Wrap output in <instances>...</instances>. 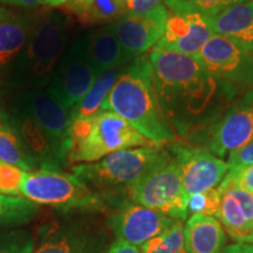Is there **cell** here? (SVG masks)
<instances>
[{"label":"cell","mask_w":253,"mask_h":253,"mask_svg":"<svg viewBox=\"0 0 253 253\" xmlns=\"http://www.w3.org/2000/svg\"><path fill=\"white\" fill-rule=\"evenodd\" d=\"M149 61L161 108L182 137L216 121L240 95L205 71L196 56L155 46Z\"/></svg>","instance_id":"1"},{"label":"cell","mask_w":253,"mask_h":253,"mask_svg":"<svg viewBox=\"0 0 253 253\" xmlns=\"http://www.w3.org/2000/svg\"><path fill=\"white\" fill-rule=\"evenodd\" d=\"M101 110L116 113L160 147L176 141L177 134L158 102L149 55L138 56L126 66Z\"/></svg>","instance_id":"2"},{"label":"cell","mask_w":253,"mask_h":253,"mask_svg":"<svg viewBox=\"0 0 253 253\" xmlns=\"http://www.w3.org/2000/svg\"><path fill=\"white\" fill-rule=\"evenodd\" d=\"M71 19L65 12L38 13L33 33L6 74L13 91L46 89L69 45Z\"/></svg>","instance_id":"3"},{"label":"cell","mask_w":253,"mask_h":253,"mask_svg":"<svg viewBox=\"0 0 253 253\" xmlns=\"http://www.w3.org/2000/svg\"><path fill=\"white\" fill-rule=\"evenodd\" d=\"M154 145L116 113L101 110L89 118L72 120L68 163H93L116 151Z\"/></svg>","instance_id":"4"},{"label":"cell","mask_w":253,"mask_h":253,"mask_svg":"<svg viewBox=\"0 0 253 253\" xmlns=\"http://www.w3.org/2000/svg\"><path fill=\"white\" fill-rule=\"evenodd\" d=\"M169 151L158 145L116 151L93 163L72 167V173L96 191L101 197L126 194L142 177L167 158Z\"/></svg>","instance_id":"5"},{"label":"cell","mask_w":253,"mask_h":253,"mask_svg":"<svg viewBox=\"0 0 253 253\" xmlns=\"http://www.w3.org/2000/svg\"><path fill=\"white\" fill-rule=\"evenodd\" d=\"M20 196L37 205H47L65 212H101L107 208L106 201L82 179L58 169L41 168L36 171H24Z\"/></svg>","instance_id":"6"},{"label":"cell","mask_w":253,"mask_h":253,"mask_svg":"<svg viewBox=\"0 0 253 253\" xmlns=\"http://www.w3.org/2000/svg\"><path fill=\"white\" fill-rule=\"evenodd\" d=\"M130 203L142 205L178 221L188 219V195L172 155L154 167L128 191Z\"/></svg>","instance_id":"7"},{"label":"cell","mask_w":253,"mask_h":253,"mask_svg":"<svg viewBox=\"0 0 253 253\" xmlns=\"http://www.w3.org/2000/svg\"><path fill=\"white\" fill-rule=\"evenodd\" d=\"M189 138L202 141L217 157H224L253 140V88L233 101L216 121Z\"/></svg>","instance_id":"8"},{"label":"cell","mask_w":253,"mask_h":253,"mask_svg":"<svg viewBox=\"0 0 253 253\" xmlns=\"http://www.w3.org/2000/svg\"><path fill=\"white\" fill-rule=\"evenodd\" d=\"M99 74L88 56L86 34H82L68 45L46 89L71 110L86 96Z\"/></svg>","instance_id":"9"},{"label":"cell","mask_w":253,"mask_h":253,"mask_svg":"<svg viewBox=\"0 0 253 253\" xmlns=\"http://www.w3.org/2000/svg\"><path fill=\"white\" fill-rule=\"evenodd\" d=\"M169 11L166 31L157 47L196 56L213 36L208 17L188 0H163Z\"/></svg>","instance_id":"10"},{"label":"cell","mask_w":253,"mask_h":253,"mask_svg":"<svg viewBox=\"0 0 253 253\" xmlns=\"http://www.w3.org/2000/svg\"><path fill=\"white\" fill-rule=\"evenodd\" d=\"M196 59L205 71L239 94L253 88V58L227 38L213 34Z\"/></svg>","instance_id":"11"},{"label":"cell","mask_w":253,"mask_h":253,"mask_svg":"<svg viewBox=\"0 0 253 253\" xmlns=\"http://www.w3.org/2000/svg\"><path fill=\"white\" fill-rule=\"evenodd\" d=\"M189 196L217 188L229 172L227 163L203 148L173 143L171 153Z\"/></svg>","instance_id":"12"},{"label":"cell","mask_w":253,"mask_h":253,"mask_svg":"<svg viewBox=\"0 0 253 253\" xmlns=\"http://www.w3.org/2000/svg\"><path fill=\"white\" fill-rule=\"evenodd\" d=\"M9 108L26 113L36 120L67 151L68 158L71 114L48 90L14 91Z\"/></svg>","instance_id":"13"},{"label":"cell","mask_w":253,"mask_h":253,"mask_svg":"<svg viewBox=\"0 0 253 253\" xmlns=\"http://www.w3.org/2000/svg\"><path fill=\"white\" fill-rule=\"evenodd\" d=\"M169 11L163 2L144 14L126 13L113 23L114 31L125 52L136 59L153 49L163 37Z\"/></svg>","instance_id":"14"},{"label":"cell","mask_w":253,"mask_h":253,"mask_svg":"<svg viewBox=\"0 0 253 253\" xmlns=\"http://www.w3.org/2000/svg\"><path fill=\"white\" fill-rule=\"evenodd\" d=\"M175 221L151 209L128 203L110 217L109 226L115 233L116 239L141 248L169 229Z\"/></svg>","instance_id":"15"},{"label":"cell","mask_w":253,"mask_h":253,"mask_svg":"<svg viewBox=\"0 0 253 253\" xmlns=\"http://www.w3.org/2000/svg\"><path fill=\"white\" fill-rule=\"evenodd\" d=\"M34 253H104L101 240L75 223L48 224L39 231Z\"/></svg>","instance_id":"16"},{"label":"cell","mask_w":253,"mask_h":253,"mask_svg":"<svg viewBox=\"0 0 253 253\" xmlns=\"http://www.w3.org/2000/svg\"><path fill=\"white\" fill-rule=\"evenodd\" d=\"M38 14L0 5V74L6 77L33 33Z\"/></svg>","instance_id":"17"},{"label":"cell","mask_w":253,"mask_h":253,"mask_svg":"<svg viewBox=\"0 0 253 253\" xmlns=\"http://www.w3.org/2000/svg\"><path fill=\"white\" fill-rule=\"evenodd\" d=\"M207 17L214 34L227 38L253 58V0Z\"/></svg>","instance_id":"18"},{"label":"cell","mask_w":253,"mask_h":253,"mask_svg":"<svg viewBox=\"0 0 253 253\" xmlns=\"http://www.w3.org/2000/svg\"><path fill=\"white\" fill-rule=\"evenodd\" d=\"M86 38L88 56L100 74L110 69L125 68L132 61L120 43L113 24L89 32Z\"/></svg>","instance_id":"19"},{"label":"cell","mask_w":253,"mask_h":253,"mask_svg":"<svg viewBox=\"0 0 253 253\" xmlns=\"http://www.w3.org/2000/svg\"><path fill=\"white\" fill-rule=\"evenodd\" d=\"M226 235L219 220L214 217L192 214L184 226L186 253H220Z\"/></svg>","instance_id":"20"},{"label":"cell","mask_w":253,"mask_h":253,"mask_svg":"<svg viewBox=\"0 0 253 253\" xmlns=\"http://www.w3.org/2000/svg\"><path fill=\"white\" fill-rule=\"evenodd\" d=\"M63 8L84 26L109 25L126 13V0H72Z\"/></svg>","instance_id":"21"},{"label":"cell","mask_w":253,"mask_h":253,"mask_svg":"<svg viewBox=\"0 0 253 253\" xmlns=\"http://www.w3.org/2000/svg\"><path fill=\"white\" fill-rule=\"evenodd\" d=\"M0 161L18 168L21 171L41 169L40 164L24 144L6 112H0Z\"/></svg>","instance_id":"22"},{"label":"cell","mask_w":253,"mask_h":253,"mask_svg":"<svg viewBox=\"0 0 253 253\" xmlns=\"http://www.w3.org/2000/svg\"><path fill=\"white\" fill-rule=\"evenodd\" d=\"M125 68H115L99 74L94 84L91 86L86 96L79 102L74 108L69 110L71 121L77 119H86L101 112V107L107 99L114 84Z\"/></svg>","instance_id":"23"},{"label":"cell","mask_w":253,"mask_h":253,"mask_svg":"<svg viewBox=\"0 0 253 253\" xmlns=\"http://www.w3.org/2000/svg\"><path fill=\"white\" fill-rule=\"evenodd\" d=\"M39 213L37 204L23 196L0 194V229H15L36 219Z\"/></svg>","instance_id":"24"},{"label":"cell","mask_w":253,"mask_h":253,"mask_svg":"<svg viewBox=\"0 0 253 253\" xmlns=\"http://www.w3.org/2000/svg\"><path fill=\"white\" fill-rule=\"evenodd\" d=\"M142 253H179L184 250V226L176 220L169 229L141 246Z\"/></svg>","instance_id":"25"},{"label":"cell","mask_w":253,"mask_h":253,"mask_svg":"<svg viewBox=\"0 0 253 253\" xmlns=\"http://www.w3.org/2000/svg\"><path fill=\"white\" fill-rule=\"evenodd\" d=\"M36 238L31 231L15 229H0V253H34Z\"/></svg>","instance_id":"26"},{"label":"cell","mask_w":253,"mask_h":253,"mask_svg":"<svg viewBox=\"0 0 253 253\" xmlns=\"http://www.w3.org/2000/svg\"><path fill=\"white\" fill-rule=\"evenodd\" d=\"M221 198V190L219 185L208 191L189 196L188 210L189 213L203 214V216L213 217L218 214Z\"/></svg>","instance_id":"27"},{"label":"cell","mask_w":253,"mask_h":253,"mask_svg":"<svg viewBox=\"0 0 253 253\" xmlns=\"http://www.w3.org/2000/svg\"><path fill=\"white\" fill-rule=\"evenodd\" d=\"M23 172L18 168L0 161V194L20 196V182Z\"/></svg>","instance_id":"28"},{"label":"cell","mask_w":253,"mask_h":253,"mask_svg":"<svg viewBox=\"0 0 253 253\" xmlns=\"http://www.w3.org/2000/svg\"><path fill=\"white\" fill-rule=\"evenodd\" d=\"M226 163L229 171L253 166V140L240 149L229 154V160Z\"/></svg>","instance_id":"29"},{"label":"cell","mask_w":253,"mask_h":253,"mask_svg":"<svg viewBox=\"0 0 253 253\" xmlns=\"http://www.w3.org/2000/svg\"><path fill=\"white\" fill-rule=\"evenodd\" d=\"M188 1L203 14L211 15L231 7V6L248 1V0H188Z\"/></svg>","instance_id":"30"},{"label":"cell","mask_w":253,"mask_h":253,"mask_svg":"<svg viewBox=\"0 0 253 253\" xmlns=\"http://www.w3.org/2000/svg\"><path fill=\"white\" fill-rule=\"evenodd\" d=\"M225 178L253 194V166L229 171Z\"/></svg>","instance_id":"31"},{"label":"cell","mask_w":253,"mask_h":253,"mask_svg":"<svg viewBox=\"0 0 253 253\" xmlns=\"http://www.w3.org/2000/svg\"><path fill=\"white\" fill-rule=\"evenodd\" d=\"M163 0H126V12L132 14H144L161 5Z\"/></svg>","instance_id":"32"},{"label":"cell","mask_w":253,"mask_h":253,"mask_svg":"<svg viewBox=\"0 0 253 253\" xmlns=\"http://www.w3.org/2000/svg\"><path fill=\"white\" fill-rule=\"evenodd\" d=\"M0 5L19 8H36L45 6V0H0Z\"/></svg>","instance_id":"33"},{"label":"cell","mask_w":253,"mask_h":253,"mask_svg":"<svg viewBox=\"0 0 253 253\" xmlns=\"http://www.w3.org/2000/svg\"><path fill=\"white\" fill-rule=\"evenodd\" d=\"M107 253H142L141 249L137 246L129 244V243L123 242V240L116 239L115 243L110 245Z\"/></svg>","instance_id":"34"},{"label":"cell","mask_w":253,"mask_h":253,"mask_svg":"<svg viewBox=\"0 0 253 253\" xmlns=\"http://www.w3.org/2000/svg\"><path fill=\"white\" fill-rule=\"evenodd\" d=\"M220 253H253V244L237 243V244L226 246Z\"/></svg>","instance_id":"35"},{"label":"cell","mask_w":253,"mask_h":253,"mask_svg":"<svg viewBox=\"0 0 253 253\" xmlns=\"http://www.w3.org/2000/svg\"><path fill=\"white\" fill-rule=\"evenodd\" d=\"M72 0H45V6L48 7H65Z\"/></svg>","instance_id":"36"},{"label":"cell","mask_w":253,"mask_h":253,"mask_svg":"<svg viewBox=\"0 0 253 253\" xmlns=\"http://www.w3.org/2000/svg\"><path fill=\"white\" fill-rule=\"evenodd\" d=\"M179 253H186V252H185V250H183V251H181Z\"/></svg>","instance_id":"37"}]
</instances>
